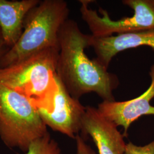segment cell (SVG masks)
Segmentation results:
<instances>
[{
    "instance_id": "cell-13",
    "label": "cell",
    "mask_w": 154,
    "mask_h": 154,
    "mask_svg": "<svg viewBox=\"0 0 154 154\" xmlns=\"http://www.w3.org/2000/svg\"><path fill=\"white\" fill-rule=\"evenodd\" d=\"M75 139L77 144V154H95V152L85 142L83 137L79 134Z\"/></svg>"
},
{
    "instance_id": "cell-3",
    "label": "cell",
    "mask_w": 154,
    "mask_h": 154,
    "mask_svg": "<svg viewBox=\"0 0 154 154\" xmlns=\"http://www.w3.org/2000/svg\"><path fill=\"white\" fill-rule=\"evenodd\" d=\"M58 57L59 48H49L0 69V82L28 98L37 109L42 108L57 89Z\"/></svg>"
},
{
    "instance_id": "cell-8",
    "label": "cell",
    "mask_w": 154,
    "mask_h": 154,
    "mask_svg": "<svg viewBox=\"0 0 154 154\" xmlns=\"http://www.w3.org/2000/svg\"><path fill=\"white\" fill-rule=\"evenodd\" d=\"M81 134L90 137L99 154H125L124 135L116 125L107 119L98 108L88 106L82 122Z\"/></svg>"
},
{
    "instance_id": "cell-5",
    "label": "cell",
    "mask_w": 154,
    "mask_h": 154,
    "mask_svg": "<svg viewBox=\"0 0 154 154\" xmlns=\"http://www.w3.org/2000/svg\"><path fill=\"white\" fill-rule=\"evenodd\" d=\"M80 12L82 18L88 25L95 37H106L154 29V0H125L123 3L131 8L134 14L118 20L110 18L107 11L99 8L98 15L95 11L89 9L92 2L81 0Z\"/></svg>"
},
{
    "instance_id": "cell-14",
    "label": "cell",
    "mask_w": 154,
    "mask_h": 154,
    "mask_svg": "<svg viewBox=\"0 0 154 154\" xmlns=\"http://www.w3.org/2000/svg\"><path fill=\"white\" fill-rule=\"evenodd\" d=\"M7 46H6L4 42V39L2 35L1 31L0 29V58L4 55V54L6 51L9 49V48H6Z\"/></svg>"
},
{
    "instance_id": "cell-2",
    "label": "cell",
    "mask_w": 154,
    "mask_h": 154,
    "mask_svg": "<svg viewBox=\"0 0 154 154\" xmlns=\"http://www.w3.org/2000/svg\"><path fill=\"white\" fill-rule=\"evenodd\" d=\"M69 9L63 0H44L28 13L18 41L0 58L6 68L49 48H59L58 33L68 19Z\"/></svg>"
},
{
    "instance_id": "cell-4",
    "label": "cell",
    "mask_w": 154,
    "mask_h": 154,
    "mask_svg": "<svg viewBox=\"0 0 154 154\" xmlns=\"http://www.w3.org/2000/svg\"><path fill=\"white\" fill-rule=\"evenodd\" d=\"M48 132L32 102L0 82V139L4 144L26 152L33 140Z\"/></svg>"
},
{
    "instance_id": "cell-11",
    "label": "cell",
    "mask_w": 154,
    "mask_h": 154,
    "mask_svg": "<svg viewBox=\"0 0 154 154\" xmlns=\"http://www.w3.org/2000/svg\"><path fill=\"white\" fill-rule=\"evenodd\" d=\"M26 154H62L61 149L49 132L30 143Z\"/></svg>"
},
{
    "instance_id": "cell-9",
    "label": "cell",
    "mask_w": 154,
    "mask_h": 154,
    "mask_svg": "<svg viewBox=\"0 0 154 154\" xmlns=\"http://www.w3.org/2000/svg\"><path fill=\"white\" fill-rule=\"evenodd\" d=\"M142 46L154 50V29L106 37L92 35L90 46L93 48L97 55L95 60L107 69L112 59L118 53Z\"/></svg>"
},
{
    "instance_id": "cell-12",
    "label": "cell",
    "mask_w": 154,
    "mask_h": 154,
    "mask_svg": "<svg viewBox=\"0 0 154 154\" xmlns=\"http://www.w3.org/2000/svg\"><path fill=\"white\" fill-rule=\"evenodd\" d=\"M125 154H154V140L143 146H137L131 142L127 143Z\"/></svg>"
},
{
    "instance_id": "cell-6",
    "label": "cell",
    "mask_w": 154,
    "mask_h": 154,
    "mask_svg": "<svg viewBox=\"0 0 154 154\" xmlns=\"http://www.w3.org/2000/svg\"><path fill=\"white\" fill-rule=\"evenodd\" d=\"M57 89L53 98L43 108L38 109L46 126L53 131L75 139L81 131L86 107L67 90L56 75Z\"/></svg>"
},
{
    "instance_id": "cell-10",
    "label": "cell",
    "mask_w": 154,
    "mask_h": 154,
    "mask_svg": "<svg viewBox=\"0 0 154 154\" xmlns=\"http://www.w3.org/2000/svg\"><path fill=\"white\" fill-rule=\"evenodd\" d=\"M39 2V0H0V29L9 49L20 38L25 17Z\"/></svg>"
},
{
    "instance_id": "cell-7",
    "label": "cell",
    "mask_w": 154,
    "mask_h": 154,
    "mask_svg": "<svg viewBox=\"0 0 154 154\" xmlns=\"http://www.w3.org/2000/svg\"><path fill=\"white\" fill-rule=\"evenodd\" d=\"M149 74L150 85L137 98L123 102L103 100L98 105V109L103 116L116 126L123 128L124 137L127 136L130 125L140 117L154 116V106L150 104L154 98V64L151 66Z\"/></svg>"
},
{
    "instance_id": "cell-1",
    "label": "cell",
    "mask_w": 154,
    "mask_h": 154,
    "mask_svg": "<svg viewBox=\"0 0 154 154\" xmlns=\"http://www.w3.org/2000/svg\"><path fill=\"white\" fill-rule=\"evenodd\" d=\"M92 35L82 33L77 22L67 19L58 33L59 57L57 74L75 99L93 92L103 100L114 101L113 91L119 85L118 77L85 53Z\"/></svg>"
}]
</instances>
